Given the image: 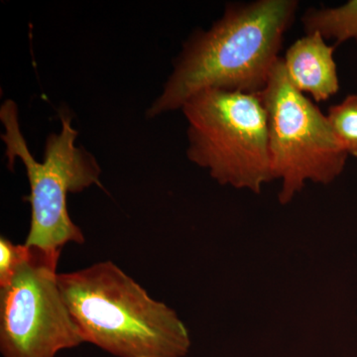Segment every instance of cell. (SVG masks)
Here are the masks:
<instances>
[{
    "mask_svg": "<svg viewBox=\"0 0 357 357\" xmlns=\"http://www.w3.org/2000/svg\"><path fill=\"white\" fill-rule=\"evenodd\" d=\"M297 9L296 0L229 4L213 27L188 40L147 116L182 109L204 89L261 93Z\"/></svg>",
    "mask_w": 357,
    "mask_h": 357,
    "instance_id": "obj_1",
    "label": "cell"
},
{
    "mask_svg": "<svg viewBox=\"0 0 357 357\" xmlns=\"http://www.w3.org/2000/svg\"><path fill=\"white\" fill-rule=\"evenodd\" d=\"M84 342L116 357H182L189 333L174 310L150 297L112 261L58 274Z\"/></svg>",
    "mask_w": 357,
    "mask_h": 357,
    "instance_id": "obj_2",
    "label": "cell"
},
{
    "mask_svg": "<svg viewBox=\"0 0 357 357\" xmlns=\"http://www.w3.org/2000/svg\"><path fill=\"white\" fill-rule=\"evenodd\" d=\"M6 133L1 138L10 169L16 158L22 160L30 185L27 199L31 204V223L25 245L51 256H61L67 243L84 244L83 231L73 222L68 211L69 192H79L100 185V165L83 147H77V131L69 114H61L62 128L45 143L44 159L33 157L20 130L17 105L6 100L0 109Z\"/></svg>",
    "mask_w": 357,
    "mask_h": 357,
    "instance_id": "obj_3",
    "label": "cell"
},
{
    "mask_svg": "<svg viewBox=\"0 0 357 357\" xmlns=\"http://www.w3.org/2000/svg\"><path fill=\"white\" fill-rule=\"evenodd\" d=\"M181 109L188 122V158L220 184L260 192L274 178L260 93L204 89Z\"/></svg>",
    "mask_w": 357,
    "mask_h": 357,
    "instance_id": "obj_4",
    "label": "cell"
},
{
    "mask_svg": "<svg viewBox=\"0 0 357 357\" xmlns=\"http://www.w3.org/2000/svg\"><path fill=\"white\" fill-rule=\"evenodd\" d=\"M266 110L274 178H281V204H287L305 182L328 184L344 171L347 152L326 114L294 86L283 59L277 61L261 93Z\"/></svg>",
    "mask_w": 357,
    "mask_h": 357,
    "instance_id": "obj_5",
    "label": "cell"
},
{
    "mask_svg": "<svg viewBox=\"0 0 357 357\" xmlns=\"http://www.w3.org/2000/svg\"><path fill=\"white\" fill-rule=\"evenodd\" d=\"M29 249L13 278L0 288L3 357H55L84 342L59 288L60 257Z\"/></svg>",
    "mask_w": 357,
    "mask_h": 357,
    "instance_id": "obj_6",
    "label": "cell"
},
{
    "mask_svg": "<svg viewBox=\"0 0 357 357\" xmlns=\"http://www.w3.org/2000/svg\"><path fill=\"white\" fill-rule=\"evenodd\" d=\"M330 46L318 32L298 39L283 58L286 72L294 86L310 93L317 102H325L340 91L337 64Z\"/></svg>",
    "mask_w": 357,
    "mask_h": 357,
    "instance_id": "obj_7",
    "label": "cell"
},
{
    "mask_svg": "<svg viewBox=\"0 0 357 357\" xmlns=\"http://www.w3.org/2000/svg\"><path fill=\"white\" fill-rule=\"evenodd\" d=\"M302 22L307 34L318 32L324 39H335V46L347 40L357 41V0L335 8H310Z\"/></svg>",
    "mask_w": 357,
    "mask_h": 357,
    "instance_id": "obj_8",
    "label": "cell"
},
{
    "mask_svg": "<svg viewBox=\"0 0 357 357\" xmlns=\"http://www.w3.org/2000/svg\"><path fill=\"white\" fill-rule=\"evenodd\" d=\"M328 121L347 155L357 158V95H349L328 109Z\"/></svg>",
    "mask_w": 357,
    "mask_h": 357,
    "instance_id": "obj_9",
    "label": "cell"
},
{
    "mask_svg": "<svg viewBox=\"0 0 357 357\" xmlns=\"http://www.w3.org/2000/svg\"><path fill=\"white\" fill-rule=\"evenodd\" d=\"M30 249L25 244H14L0 238V288L6 287L13 278L17 268L27 259Z\"/></svg>",
    "mask_w": 357,
    "mask_h": 357,
    "instance_id": "obj_10",
    "label": "cell"
}]
</instances>
